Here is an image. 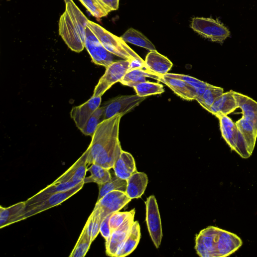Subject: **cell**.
<instances>
[{
  "instance_id": "1",
  "label": "cell",
  "mask_w": 257,
  "mask_h": 257,
  "mask_svg": "<svg viewBox=\"0 0 257 257\" xmlns=\"http://www.w3.org/2000/svg\"><path fill=\"white\" fill-rule=\"evenodd\" d=\"M241 239L235 234L209 226L196 235L195 248L201 257L227 256L242 245Z\"/></svg>"
},
{
  "instance_id": "2",
  "label": "cell",
  "mask_w": 257,
  "mask_h": 257,
  "mask_svg": "<svg viewBox=\"0 0 257 257\" xmlns=\"http://www.w3.org/2000/svg\"><path fill=\"white\" fill-rule=\"evenodd\" d=\"M65 4V10L59 21V34L72 51L79 53L84 48L88 19L73 1Z\"/></svg>"
},
{
  "instance_id": "3",
  "label": "cell",
  "mask_w": 257,
  "mask_h": 257,
  "mask_svg": "<svg viewBox=\"0 0 257 257\" xmlns=\"http://www.w3.org/2000/svg\"><path fill=\"white\" fill-rule=\"evenodd\" d=\"M87 26L108 51L131 62H140L145 66L146 69L145 60L131 49L121 37L113 35L98 24L89 20Z\"/></svg>"
},
{
  "instance_id": "4",
  "label": "cell",
  "mask_w": 257,
  "mask_h": 257,
  "mask_svg": "<svg viewBox=\"0 0 257 257\" xmlns=\"http://www.w3.org/2000/svg\"><path fill=\"white\" fill-rule=\"evenodd\" d=\"M121 114L116 115L101 122L91 136V143L86 149L87 165L94 163L96 157L106 146L114 133L119 128Z\"/></svg>"
},
{
  "instance_id": "5",
  "label": "cell",
  "mask_w": 257,
  "mask_h": 257,
  "mask_svg": "<svg viewBox=\"0 0 257 257\" xmlns=\"http://www.w3.org/2000/svg\"><path fill=\"white\" fill-rule=\"evenodd\" d=\"M217 117L219 121L222 137L230 149L242 158H249L252 153L235 123L227 115H220Z\"/></svg>"
},
{
  "instance_id": "6",
  "label": "cell",
  "mask_w": 257,
  "mask_h": 257,
  "mask_svg": "<svg viewBox=\"0 0 257 257\" xmlns=\"http://www.w3.org/2000/svg\"><path fill=\"white\" fill-rule=\"evenodd\" d=\"M191 28L202 37L211 41L223 43L230 36L229 30L221 22L212 18H193Z\"/></svg>"
},
{
  "instance_id": "7",
  "label": "cell",
  "mask_w": 257,
  "mask_h": 257,
  "mask_svg": "<svg viewBox=\"0 0 257 257\" xmlns=\"http://www.w3.org/2000/svg\"><path fill=\"white\" fill-rule=\"evenodd\" d=\"M130 61L124 60L113 62L108 65L95 86L92 96H102L114 84L121 80L130 69Z\"/></svg>"
},
{
  "instance_id": "8",
  "label": "cell",
  "mask_w": 257,
  "mask_h": 257,
  "mask_svg": "<svg viewBox=\"0 0 257 257\" xmlns=\"http://www.w3.org/2000/svg\"><path fill=\"white\" fill-rule=\"evenodd\" d=\"M84 185L83 181L70 189L56 193L39 203L26 206L23 214L17 218L16 222L61 204L81 190Z\"/></svg>"
},
{
  "instance_id": "9",
  "label": "cell",
  "mask_w": 257,
  "mask_h": 257,
  "mask_svg": "<svg viewBox=\"0 0 257 257\" xmlns=\"http://www.w3.org/2000/svg\"><path fill=\"white\" fill-rule=\"evenodd\" d=\"M146 97L136 94L121 95L109 100L102 106L104 120L117 114L123 116L138 106Z\"/></svg>"
},
{
  "instance_id": "10",
  "label": "cell",
  "mask_w": 257,
  "mask_h": 257,
  "mask_svg": "<svg viewBox=\"0 0 257 257\" xmlns=\"http://www.w3.org/2000/svg\"><path fill=\"white\" fill-rule=\"evenodd\" d=\"M146 221L150 236L157 248L161 245L163 232L160 212L157 200L154 195H151L145 201Z\"/></svg>"
},
{
  "instance_id": "11",
  "label": "cell",
  "mask_w": 257,
  "mask_h": 257,
  "mask_svg": "<svg viewBox=\"0 0 257 257\" xmlns=\"http://www.w3.org/2000/svg\"><path fill=\"white\" fill-rule=\"evenodd\" d=\"M84 47L95 64L106 68L113 61V54L108 51L99 39L87 26L85 30Z\"/></svg>"
},
{
  "instance_id": "12",
  "label": "cell",
  "mask_w": 257,
  "mask_h": 257,
  "mask_svg": "<svg viewBox=\"0 0 257 257\" xmlns=\"http://www.w3.org/2000/svg\"><path fill=\"white\" fill-rule=\"evenodd\" d=\"M131 200L125 192L113 190L97 201L95 205L99 208L103 220L107 215L121 210Z\"/></svg>"
},
{
  "instance_id": "13",
  "label": "cell",
  "mask_w": 257,
  "mask_h": 257,
  "mask_svg": "<svg viewBox=\"0 0 257 257\" xmlns=\"http://www.w3.org/2000/svg\"><path fill=\"white\" fill-rule=\"evenodd\" d=\"M135 213L131 215L119 227L111 232L105 240V252L114 257L118 248L127 236L134 222Z\"/></svg>"
},
{
  "instance_id": "14",
  "label": "cell",
  "mask_w": 257,
  "mask_h": 257,
  "mask_svg": "<svg viewBox=\"0 0 257 257\" xmlns=\"http://www.w3.org/2000/svg\"><path fill=\"white\" fill-rule=\"evenodd\" d=\"M101 102V96H92L84 103L71 109L70 116L80 131L84 127L94 111L100 106Z\"/></svg>"
},
{
  "instance_id": "15",
  "label": "cell",
  "mask_w": 257,
  "mask_h": 257,
  "mask_svg": "<svg viewBox=\"0 0 257 257\" xmlns=\"http://www.w3.org/2000/svg\"><path fill=\"white\" fill-rule=\"evenodd\" d=\"M87 152L85 151L81 157L54 183L72 182L75 185L84 181L87 172Z\"/></svg>"
},
{
  "instance_id": "16",
  "label": "cell",
  "mask_w": 257,
  "mask_h": 257,
  "mask_svg": "<svg viewBox=\"0 0 257 257\" xmlns=\"http://www.w3.org/2000/svg\"><path fill=\"white\" fill-rule=\"evenodd\" d=\"M112 169L117 177L124 180H127L137 172L133 156L130 153L123 151L121 146L118 148Z\"/></svg>"
},
{
  "instance_id": "17",
  "label": "cell",
  "mask_w": 257,
  "mask_h": 257,
  "mask_svg": "<svg viewBox=\"0 0 257 257\" xmlns=\"http://www.w3.org/2000/svg\"><path fill=\"white\" fill-rule=\"evenodd\" d=\"M238 108L242 110V117L252 126L257 135V102L243 94L231 90Z\"/></svg>"
},
{
  "instance_id": "18",
  "label": "cell",
  "mask_w": 257,
  "mask_h": 257,
  "mask_svg": "<svg viewBox=\"0 0 257 257\" xmlns=\"http://www.w3.org/2000/svg\"><path fill=\"white\" fill-rule=\"evenodd\" d=\"M120 146L119 130H117L106 146L98 154L94 163L109 170L112 169L116 154Z\"/></svg>"
},
{
  "instance_id": "19",
  "label": "cell",
  "mask_w": 257,
  "mask_h": 257,
  "mask_svg": "<svg viewBox=\"0 0 257 257\" xmlns=\"http://www.w3.org/2000/svg\"><path fill=\"white\" fill-rule=\"evenodd\" d=\"M145 62L146 69L159 77L167 73L173 66V63L167 57L156 50L147 54Z\"/></svg>"
},
{
  "instance_id": "20",
  "label": "cell",
  "mask_w": 257,
  "mask_h": 257,
  "mask_svg": "<svg viewBox=\"0 0 257 257\" xmlns=\"http://www.w3.org/2000/svg\"><path fill=\"white\" fill-rule=\"evenodd\" d=\"M159 81L168 86L176 95L183 99L192 100L197 99L195 88L184 81L164 75L160 77Z\"/></svg>"
},
{
  "instance_id": "21",
  "label": "cell",
  "mask_w": 257,
  "mask_h": 257,
  "mask_svg": "<svg viewBox=\"0 0 257 257\" xmlns=\"http://www.w3.org/2000/svg\"><path fill=\"white\" fill-rule=\"evenodd\" d=\"M237 108L238 106L236 100L230 90L219 96L207 111L217 117L227 115Z\"/></svg>"
},
{
  "instance_id": "22",
  "label": "cell",
  "mask_w": 257,
  "mask_h": 257,
  "mask_svg": "<svg viewBox=\"0 0 257 257\" xmlns=\"http://www.w3.org/2000/svg\"><path fill=\"white\" fill-rule=\"evenodd\" d=\"M125 193L132 199L139 198L144 194L148 183L147 175L144 172H136L127 180Z\"/></svg>"
},
{
  "instance_id": "23",
  "label": "cell",
  "mask_w": 257,
  "mask_h": 257,
  "mask_svg": "<svg viewBox=\"0 0 257 257\" xmlns=\"http://www.w3.org/2000/svg\"><path fill=\"white\" fill-rule=\"evenodd\" d=\"M141 235L140 224L138 221H134L127 236L118 248L114 257H124L131 254L138 246Z\"/></svg>"
},
{
  "instance_id": "24",
  "label": "cell",
  "mask_w": 257,
  "mask_h": 257,
  "mask_svg": "<svg viewBox=\"0 0 257 257\" xmlns=\"http://www.w3.org/2000/svg\"><path fill=\"white\" fill-rule=\"evenodd\" d=\"M75 186L76 185L72 182L52 183L51 184L48 185L35 195L25 201L26 206L39 203L46 200L56 193L67 190Z\"/></svg>"
},
{
  "instance_id": "25",
  "label": "cell",
  "mask_w": 257,
  "mask_h": 257,
  "mask_svg": "<svg viewBox=\"0 0 257 257\" xmlns=\"http://www.w3.org/2000/svg\"><path fill=\"white\" fill-rule=\"evenodd\" d=\"M146 77H151L158 81L160 78L146 69L136 68L129 69L119 82L124 85L134 87L139 83L146 81Z\"/></svg>"
},
{
  "instance_id": "26",
  "label": "cell",
  "mask_w": 257,
  "mask_h": 257,
  "mask_svg": "<svg viewBox=\"0 0 257 257\" xmlns=\"http://www.w3.org/2000/svg\"><path fill=\"white\" fill-rule=\"evenodd\" d=\"M26 207L25 201H22L5 208L0 206V228L16 222Z\"/></svg>"
},
{
  "instance_id": "27",
  "label": "cell",
  "mask_w": 257,
  "mask_h": 257,
  "mask_svg": "<svg viewBox=\"0 0 257 257\" xmlns=\"http://www.w3.org/2000/svg\"><path fill=\"white\" fill-rule=\"evenodd\" d=\"M120 37L125 42L145 48L150 51L156 50L153 44L144 35L133 28L128 29Z\"/></svg>"
},
{
  "instance_id": "28",
  "label": "cell",
  "mask_w": 257,
  "mask_h": 257,
  "mask_svg": "<svg viewBox=\"0 0 257 257\" xmlns=\"http://www.w3.org/2000/svg\"><path fill=\"white\" fill-rule=\"evenodd\" d=\"M87 171L90 172V175L85 177L84 184L94 182L98 185H102L109 181L112 177L109 169L95 163L92 164Z\"/></svg>"
},
{
  "instance_id": "29",
  "label": "cell",
  "mask_w": 257,
  "mask_h": 257,
  "mask_svg": "<svg viewBox=\"0 0 257 257\" xmlns=\"http://www.w3.org/2000/svg\"><path fill=\"white\" fill-rule=\"evenodd\" d=\"M235 123L243 137L249 151L252 153L257 138V135L255 133L252 125L242 117Z\"/></svg>"
},
{
  "instance_id": "30",
  "label": "cell",
  "mask_w": 257,
  "mask_h": 257,
  "mask_svg": "<svg viewBox=\"0 0 257 257\" xmlns=\"http://www.w3.org/2000/svg\"><path fill=\"white\" fill-rule=\"evenodd\" d=\"M102 221L101 211L98 206L95 205L92 213L84 225L86 232L92 242L100 233L99 229Z\"/></svg>"
},
{
  "instance_id": "31",
  "label": "cell",
  "mask_w": 257,
  "mask_h": 257,
  "mask_svg": "<svg viewBox=\"0 0 257 257\" xmlns=\"http://www.w3.org/2000/svg\"><path fill=\"white\" fill-rule=\"evenodd\" d=\"M91 15L97 19L106 16L112 11L101 0H79Z\"/></svg>"
},
{
  "instance_id": "32",
  "label": "cell",
  "mask_w": 257,
  "mask_h": 257,
  "mask_svg": "<svg viewBox=\"0 0 257 257\" xmlns=\"http://www.w3.org/2000/svg\"><path fill=\"white\" fill-rule=\"evenodd\" d=\"M126 185V180L122 179L117 177L114 174L109 181L102 185H98L99 193L97 201L113 190H119L125 192Z\"/></svg>"
},
{
  "instance_id": "33",
  "label": "cell",
  "mask_w": 257,
  "mask_h": 257,
  "mask_svg": "<svg viewBox=\"0 0 257 257\" xmlns=\"http://www.w3.org/2000/svg\"><path fill=\"white\" fill-rule=\"evenodd\" d=\"M223 93L222 88L210 84L196 100L207 111L215 100Z\"/></svg>"
},
{
  "instance_id": "34",
  "label": "cell",
  "mask_w": 257,
  "mask_h": 257,
  "mask_svg": "<svg viewBox=\"0 0 257 257\" xmlns=\"http://www.w3.org/2000/svg\"><path fill=\"white\" fill-rule=\"evenodd\" d=\"M133 88L136 94L141 97L160 94L164 92L162 84L147 81L139 83Z\"/></svg>"
},
{
  "instance_id": "35",
  "label": "cell",
  "mask_w": 257,
  "mask_h": 257,
  "mask_svg": "<svg viewBox=\"0 0 257 257\" xmlns=\"http://www.w3.org/2000/svg\"><path fill=\"white\" fill-rule=\"evenodd\" d=\"M164 76L182 80L187 83L188 84L192 86L196 90L197 99L202 95L205 90L210 85V84L207 82L202 81L196 78L187 75L167 73L164 75Z\"/></svg>"
},
{
  "instance_id": "36",
  "label": "cell",
  "mask_w": 257,
  "mask_h": 257,
  "mask_svg": "<svg viewBox=\"0 0 257 257\" xmlns=\"http://www.w3.org/2000/svg\"><path fill=\"white\" fill-rule=\"evenodd\" d=\"M104 120V109L103 106H99L94 111L80 131L85 136L91 137L98 124Z\"/></svg>"
},
{
  "instance_id": "37",
  "label": "cell",
  "mask_w": 257,
  "mask_h": 257,
  "mask_svg": "<svg viewBox=\"0 0 257 257\" xmlns=\"http://www.w3.org/2000/svg\"><path fill=\"white\" fill-rule=\"evenodd\" d=\"M92 242L88 235L84 226L77 242L72 250L70 257H83L88 252Z\"/></svg>"
},
{
  "instance_id": "38",
  "label": "cell",
  "mask_w": 257,
  "mask_h": 257,
  "mask_svg": "<svg viewBox=\"0 0 257 257\" xmlns=\"http://www.w3.org/2000/svg\"><path fill=\"white\" fill-rule=\"evenodd\" d=\"M136 212L135 208L128 211H116L111 213L109 220L111 233L119 227L131 215Z\"/></svg>"
},
{
  "instance_id": "39",
  "label": "cell",
  "mask_w": 257,
  "mask_h": 257,
  "mask_svg": "<svg viewBox=\"0 0 257 257\" xmlns=\"http://www.w3.org/2000/svg\"><path fill=\"white\" fill-rule=\"evenodd\" d=\"M111 213L107 215L101 221L99 232L102 237L106 240L111 234V230L109 224V218Z\"/></svg>"
},
{
  "instance_id": "40",
  "label": "cell",
  "mask_w": 257,
  "mask_h": 257,
  "mask_svg": "<svg viewBox=\"0 0 257 257\" xmlns=\"http://www.w3.org/2000/svg\"><path fill=\"white\" fill-rule=\"evenodd\" d=\"M110 10L115 11L118 9L119 0H101Z\"/></svg>"
},
{
  "instance_id": "41",
  "label": "cell",
  "mask_w": 257,
  "mask_h": 257,
  "mask_svg": "<svg viewBox=\"0 0 257 257\" xmlns=\"http://www.w3.org/2000/svg\"><path fill=\"white\" fill-rule=\"evenodd\" d=\"M69 1H73V0H64V2L65 3H67V2Z\"/></svg>"
}]
</instances>
